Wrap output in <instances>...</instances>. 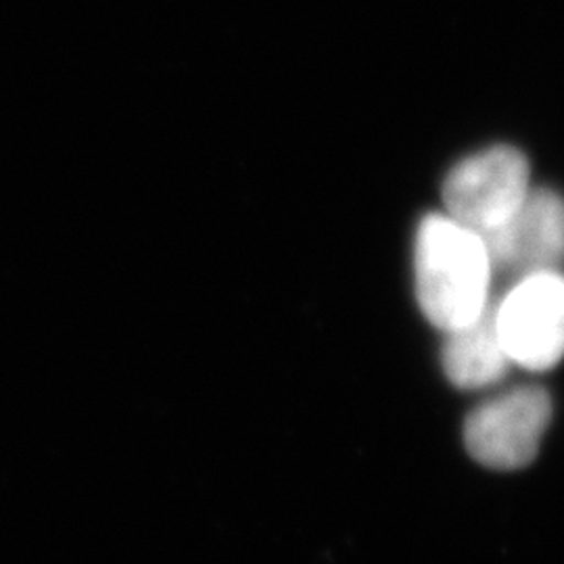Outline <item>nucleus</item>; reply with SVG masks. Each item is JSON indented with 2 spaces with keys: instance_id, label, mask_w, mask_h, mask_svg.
<instances>
[{
  "instance_id": "obj_5",
  "label": "nucleus",
  "mask_w": 564,
  "mask_h": 564,
  "mask_svg": "<svg viewBox=\"0 0 564 564\" xmlns=\"http://www.w3.org/2000/svg\"><path fill=\"white\" fill-rule=\"evenodd\" d=\"M491 270L523 281L558 272L564 263V199L550 188H531L500 228L481 237Z\"/></svg>"
},
{
  "instance_id": "obj_6",
  "label": "nucleus",
  "mask_w": 564,
  "mask_h": 564,
  "mask_svg": "<svg viewBox=\"0 0 564 564\" xmlns=\"http://www.w3.org/2000/svg\"><path fill=\"white\" fill-rule=\"evenodd\" d=\"M445 375L463 389H481L502 381L512 360L498 328V302L491 297L479 318L458 330L445 333Z\"/></svg>"
},
{
  "instance_id": "obj_1",
  "label": "nucleus",
  "mask_w": 564,
  "mask_h": 564,
  "mask_svg": "<svg viewBox=\"0 0 564 564\" xmlns=\"http://www.w3.org/2000/svg\"><path fill=\"white\" fill-rule=\"evenodd\" d=\"M414 274L426 321L444 333L479 318L491 300L494 270L481 235L447 214H431L421 223Z\"/></svg>"
},
{
  "instance_id": "obj_3",
  "label": "nucleus",
  "mask_w": 564,
  "mask_h": 564,
  "mask_svg": "<svg viewBox=\"0 0 564 564\" xmlns=\"http://www.w3.org/2000/svg\"><path fill=\"white\" fill-rule=\"evenodd\" d=\"M550 419L552 400L542 387H517L470 412L464 444L484 466L523 468L538 456Z\"/></svg>"
},
{
  "instance_id": "obj_4",
  "label": "nucleus",
  "mask_w": 564,
  "mask_h": 564,
  "mask_svg": "<svg viewBox=\"0 0 564 564\" xmlns=\"http://www.w3.org/2000/svg\"><path fill=\"white\" fill-rule=\"evenodd\" d=\"M498 328L512 364L547 370L564 356V276L533 274L498 302Z\"/></svg>"
},
{
  "instance_id": "obj_2",
  "label": "nucleus",
  "mask_w": 564,
  "mask_h": 564,
  "mask_svg": "<svg viewBox=\"0 0 564 564\" xmlns=\"http://www.w3.org/2000/svg\"><path fill=\"white\" fill-rule=\"evenodd\" d=\"M531 170L523 153L498 144L452 167L444 182L447 216L477 235H489L521 207L531 191Z\"/></svg>"
}]
</instances>
